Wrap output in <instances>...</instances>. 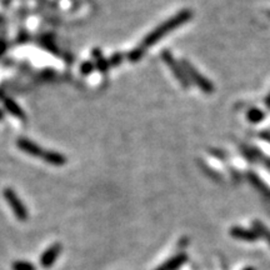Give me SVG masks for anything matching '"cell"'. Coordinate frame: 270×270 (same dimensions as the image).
I'll return each instance as SVG.
<instances>
[{"instance_id": "3", "label": "cell", "mask_w": 270, "mask_h": 270, "mask_svg": "<svg viewBox=\"0 0 270 270\" xmlns=\"http://www.w3.org/2000/svg\"><path fill=\"white\" fill-rule=\"evenodd\" d=\"M162 59L163 62L168 65V68L170 69L171 73L174 74L176 80H178L184 88H189L190 87L189 79H188L187 74H185V71H184L181 64L173 57V54H171L169 50H164V52L162 53Z\"/></svg>"}, {"instance_id": "6", "label": "cell", "mask_w": 270, "mask_h": 270, "mask_svg": "<svg viewBox=\"0 0 270 270\" xmlns=\"http://www.w3.org/2000/svg\"><path fill=\"white\" fill-rule=\"evenodd\" d=\"M16 145L19 146L20 150L24 151V153H27V154L32 155V157L43 158L44 153H45V150H44L43 148H40L38 144H35L34 141L29 140V139H25V138L18 139V141H16Z\"/></svg>"}, {"instance_id": "7", "label": "cell", "mask_w": 270, "mask_h": 270, "mask_svg": "<svg viewBox=\"0 0 270 270\" xmlns=\"http://www.w3.org/2000/svg\"><path fill=\"white\" fill-rule=\"evenodd\" d=\"M230 235L235 239H240V240L244 241H255L258 240L259 235L257 234L254 229H244V228L240 227H234L230 229Z\"/></svg>"}, {"instance_id": "10", "label": "cell", "mask_w": 270, "mask_h": 270, "mask_svg": "<svg viewBox=\"0 0 270 270\" xmlns=\"http://www.w3.org/2000/svg\"><path fill=\"white\" fill-rule=\"evenodd\" d=\"M4 105H5V109L11 114V115L16 116V118H20V119H25V114L24 111H23V109L20 108L13 99L5 98V99H4Z\"/></svg>"}, {"instance_id": "2", "label": "cell", "mask_w": 270, "mask_h": 270, "mask_svg": "<svg viewBox=\"0 0 270 270\" xmlns=\"http://www.w3.org/2000/svg\"><path fill=\"white\" fill-rule=\"evenodd\" d=\"M181 67H183L184 71L187 74L190 83L195 84V85H197L202 93H205V94H211V93H214L213 83H211L209 79H206L202 74H200L199 71L195 69L194 65L190 64L187 60H183V62H181Z\"/></svg>"}, {"instance_id": "14", "label": "cell", "mask_w": 270, "mask_h": 270, "mask_svg": "<svg viewBox=\"0 0 270 270\" xmlns=\"http://www.w3.org/2000/svg\"><path fill=\"white\" fill-rule=\"evenodd\" d=\"M144 54H145V49L143 46H138L128 53V60L132 63H136L144 57Z\"/></svg>"}, {"instance_id": "18", "label": "cell", "mask_w": 270, "mask_h": 270, "mask_svg": "<svg viewBox=\"0 0 270 270\" xmlns=\"http://www.w3.org/2000/svg\"><path fill=\"white\" fill-rule=\"evenodd\" d=\"M6 50V43L4 40H0V57L5 53Z\"/></svg>"}, {"instance_id": "16", "label": "cell", "mask_w": 270, "mask_h": 270, "mask_svg": "<svg viewBox=\"0 0 270 270\" xmlns=\"http://www.w3.org/2000/svg\"><path fill=\"white\" fill-rule=\"evenodd\" d=\"M95 69V65L92 62H85L80 65V73L84 75H89Z\"/></svg>"}, {"instance_id": "8", "label": "cell", "mask_w": 270, "mask_h": 270, "mask_svg": "<svg viewBox=\"0 0 270 270\" xmlns=\"http://www.w3.org/2000/svg\"><path fill=\"white\" fill-rule=\"evenodd\" d=\"M187 260H188L187 254L181 253V254H178V255H175V257L170 258L169 260H167L164 264H162L160 267H158L155 270H178L179 268L183 267V265L185 264V262H187Z\"/></svg>"}, {"instance_id": "12", "label": "cell", "mask_w": 270, "mask_h": 270, "mask_svg": "<svg viewBox=\"0 0 270 270\" xmlns=\"http://www.w3.org/2000/svg\"><path fill=\"white\" fill-rule=\"evenodd\" d=\"M246 118L250 123H254V124H258V123H262L265 118V113L263 110L258 108H250L246 113Z\"/></svg>"}, {"instance_id": "17", "label": "cell", "mask_w": 270, "mask_h": 270, "mask_svg": "<svg viewBox=\"0 0 270 270\" xmlns=\"http://www.w3.org/2000/svg\"><path fill=\"white\" fill-rule=\"evenodd\" d=\"M123 58H124V55L120 54V53H115V54H113L110 57V59L108 60L109 65L111 67H116V65H119L120 63L123 62Z\"/></svg>"}, {"instance_id": "5", "label": "cell", "mask_w": 270, "mask_h": 270, "mask_svg": "<svg viewBox=\"0 0 270 270\" xmlns=\"http://www.w3.org/2000/svg\"><path fill=\"white\" fill-rule=\"evenodd\" d=\"M62 253V245L60 244H54V245L49 246L40 257V265L44 269H48V268H52L54 265V263L57 262L58 257Z\"/></svg>"}, {"instance_id": "22", "label": "cell", "mask_w": 270, "mask_h": 270, "mask_svg": "<svg viewBox=\"0 0 270 270\" xmlns=\"http://www.w3.org/2000/svg\"><path fill=\"white\" fill-rule=\"evenodd\" d=\"M269 16H270V11H269Z\"/></svg>"}, {"instance_id": "15", "label": "cell", "mask_w": 270, "mask_h": 270, "mask_svg": "<svg viewBox=\"0 0 270 270\" xmlns=\"http://www.w3.org/2000/svg\"><path fill=\"white\" fill-rule=\"evenodd\" d=\"M13 270H36V268L34 267V264L29 262H24V260H16L11 265Z\"/></svg>"}, {"instance_id": "1", "label": "cell", "mask_w": 270, "mask_h": 270, "mask_svg": "<svg viewBox=\"0 0 270 270\" xmlns=\"http://www.w3.org/2000/svg\"><path fill=\"white\" fill-rule=\"evenodd\" d=\"M192 18H193L192 10H189V9L180 10L174 16H171V18H169L168 20H165V22L163 23V24H160L159 27L155 28L153 32L149 33L148 35L144 38L141 46H143L144 49L149 48V46H153L154 44H157L160 39L164 38L167 34H169V33L173 32L174 29H176V28L181 27V25H184L185 23H188L190 19H192Z\"/></svg>"}, {"instance_id": "21", "label": "cell", "mask_w": 270, "mask_h": 270, "mask_svg": "<svg viewBox=\"0 0 270 270\" xmlns=\"http://www.w3.org/2000/svg\"><path fill=\"white\" fill-rule=\"evenodd\" d=\"M244 270H255V269L253 267H248V268H245V269H244Z\"/></svg>"}, {"instance_id": "4", "label": "cell", "mask_w": 270, "mask_h": 270, "mask_svg": "<svg viewBox=\"0 0 270 270\" xmlns=\"http://www.w3.org/2000/svg\"><path fill=\"white\" fill-rule=\"evenodd\" d=\"M4 198H5L6 202L13 209V213L16 216V219L20 220V222H25L28 219V210L24 204L22 202V200L15 194V192L13 189H10V188H6L4 190Z\"/></svg>"}, {"instance_id": "20", "label": "cell", "mask_w": 270, "mask_h": 270, "mask_svg": "<svg viewBox=\"0 0 270 270\" xmlns=\"http://www.w3.org/2000/svg\"><path fill=\"white\" fill-rule=\"evenodd\" d=\"M262 136L264 138V140H267L268 143H270V133H263Z\"/></svg>"}, {"instance_id": "9", "label": "cell", "mask_w": 270, "mask_h": 270, "mask_svg": "<svg viewBox=\"0 0 270 270\" xmlns=\"http://www.w3.org/2000/svg\"><path fill=\"white\" fill-rule=\"evenodd\" d=\"M44 162H46L48 164L55 165V167H62L67 163V158L64 157L60 153H57V151H50V150H45L43 155Z\"/></svg>"}, {"instance_id": "11", "label": "cell", "mask_w": 270, "mask_h": 270, "mask_svg": "<svg viewBox=\"0 0 270 270\" xmlns=\"http://www.w3.org/2000/svg\"><path fill=\"white\" fill-rule=\"evenodd\" d=\"M93 57L97 59V64H95V67H97L98 70L101 71V73H106V71L109 70L110 65H109L108 60L104 59L103 54H101V52H100L99 49H94V50H93Z\"/></svg>"}, {"instance_id": "19", "label": "cell", "mask_w": 270, "mask_h": 270, "mask_svg": "<svg viewBox=\"0 0 270 270\" xmlns=\"http://www.w3.org/2000/svg\"><path fill=\"white\" fill-rule=\"evenodd\" d=\"M264 101H265V106H267V108L270 110V93L267 95V98H265Z\"/></svg>"}, {"instance_id": "13", "label": "cell", "mask_w": 270, "mask_h": 270, "mask_svg": "<svg viewBox=\"0 0 270 270\" xmlns=\"http://www.w3.org/2000/svg\"><path fill=\"white\" fill-rule=\"evenodd\" d=\"M253 227H254V230L257 232V234L259 235V236H262V238H264L270 245V230L268 229L263 223L258 222V220H255V222L253 223Z\"/></svg>"}]
</instances>
